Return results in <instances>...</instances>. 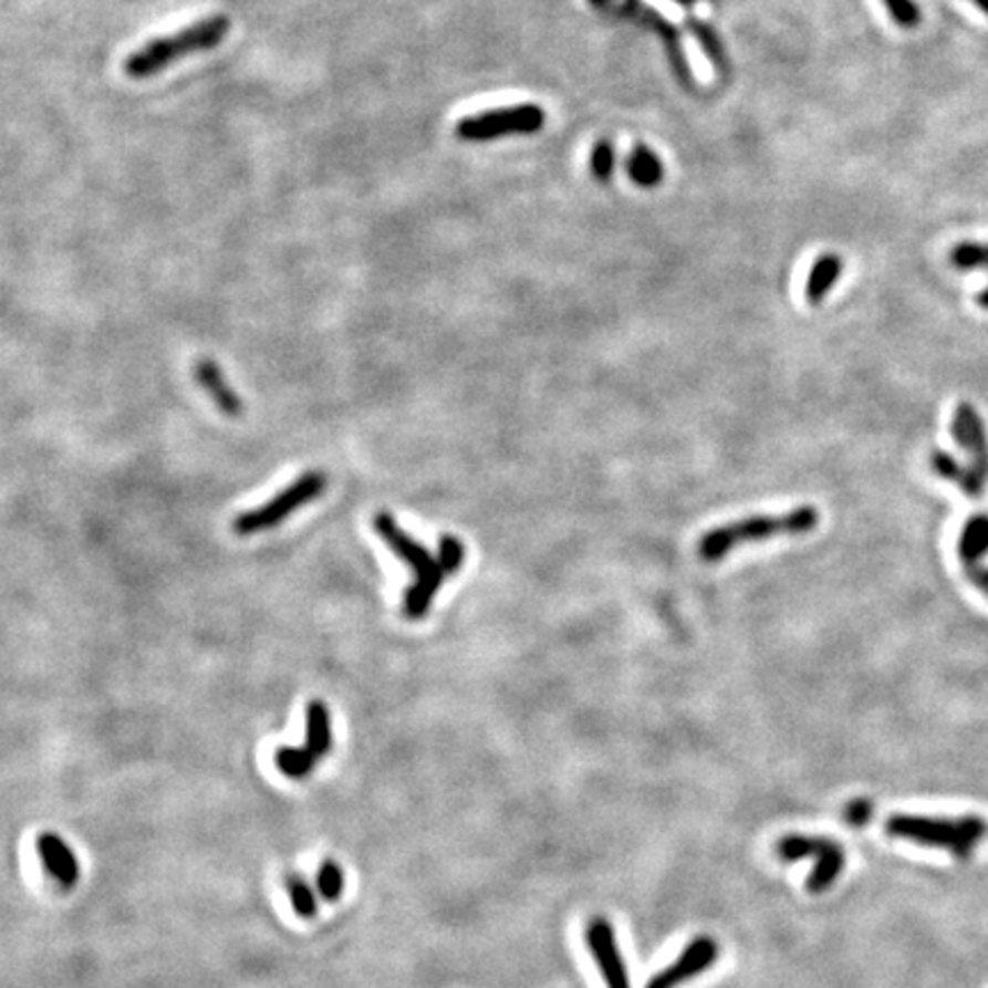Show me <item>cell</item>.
<instances>
[{
  "mask_svg": "<svg viewBox=\"0 0 988 988\" xmlns=\"http://www.w3.org/2000/svg\"><path fill=\"white\" fill-rule=\"evenodd\" d=\"M231 28L229 17L225 14H214L201 19L169 38H156L152 42H147L143 49L133 51L126 60H124V72L126 76L143 81V79H152L156 74H160L163 70H167L169 64H175L177 60L190 55V53H199V51H211L216 46H220L227 38V32Z\"/></svg>",
  "mask_w": 988,
  "mask_h": 988,
  "instance_id": "cell-1",
  "label": "cell"
},
{
  "mask_svg": "<svg viewBox=\"0 0 988 988\" xmlns=\"http://www.w3.org/2000/svg\"><path fill=\"white\" fill-rule=\"evenodd\" d=\"M373 527H376L378 535L389 544L392 552L413 568L415 584L403 595V616L407 621H422L430 611V604L439 593L441 584H445V579L449 576L447 570L441 568V563L424 548V544H419L413 535H407L387 510H381V513L373 518Z\"/></svg>",
  "mask_w": 988,
  "mask_h": 988,
  "instance_id": "cell-2",
  "label": "cell"
},
{
  "mask_svg": "<svg viewBox=\"0 0 988 988\" xmlns=\"http://www.w3.org/2000/svg\"><path fill=\"white\" fill-rule=\"evenodd\" d=\"M820 524V510L814 506H799L786 516H756L746 518L719 529L707 531L698 542V554L703 561H721L730 550L741 542H760L778 535H805Z\"/></svg>",
  "mask_w": 988,
  "mask_h": 988,
  "instance_id": "cell-3",
  "label": "cell"
},
{
  "mask_svg": "<svg viewBox=\"0 0 988 988\" xmlns=\"http://www.w3.org/2000/svg\"><path fill=\"white\" fill-rule=\"evenodd\" d=\"M885 831L893 838H902L923 846L945 849L959 861H968L977 844L988 835V822L977 814L970 817H923V814H893L885 822Z\"/></svg>",
  "mask_w": 988,
  "mask_h": 988,
  "instance_id": "cell-4",
  "label": "cell"
},
{
  "mask_svg": "<svg viewBox=\"0 0 988 988\" xmlns=\"http://www.w3.org/2000/svg\"><path fill=\"white\" fill-rule=\"evenodd\" d=\"M325 488H327V476L323 471H306L295 483L284 488L278 497H272L263 506L238 516L233 520V531L238 535H252L278 527L291 513H295L298 508L319 499L325 492Z\"/></svg>",
  "mask_w": 988,
  "mask_h": 988,
  "instance_id": "cell-5",
  "label": "cell"
},
{
  "mask_svg": "<svg viewBox=\"0 0 988 988\" xmlns=\"http://www.w3.org/2000/svg\"><path fill=\"white\" fill-rule=\"evenodd\" d=\"M542 124H544L542 108L524 104L465 117L458 122L456 135L467 143H486L495 138H506V135H529L540 131Z\"/></svg>",
  "mask_w": 988,
  "mask_h": 988,
  "instance_id": "cell-6",
  "label": "cell"
},
{
  "mask_svg": "<svg viewBox=\"0 0 988 988\" xmlns=\"http://www.w3.org/2000/svg\"><path fill=\"white\" fill-rule=\"evenodd\" d=\"M606 12L621 14V17L630 19V21L641 23L647 30L659 32V38H662L664 49H666V55H668V60L673 64L675 76L683 81L685 85H691V70H689L687 58L683 53V46H679L677 30L664 17H659L657 12H653L651 8L643 6L641 0H613V6Z\"/></svg>",
  "mask_w": 988,
  "mask_h": 988,
  "instance_id": "cell-7",
  "label": "cell"
},
{
  "mask_svg": "<svg viewBox=\"0 0 988 988\" xmlns=\"http://www.w3.org/2000/svg\"><path fill=\"white\" fill-rule=\"evenodd\" d=\"M586 943L606 988H632L627 964L621 954L616 932L606 917H593L586 927Z\"/></svg>",
  "mask_w": 988,
  "mask_h": 988,
  "instance_id": "cell-8",
  "label": "cell"
},
{
  "mask_svg": "<svg viewBox=\"0 0 988 988\" xmlns=\"http://www.w3.org/2000/svg\"><path fill=\"white\" fill-rule=\"evenodd\" d=\"M717 959H719V943L711 936H698L683 949V954H679L670 966L653 975L651 981L645 984V988H677L685 981L703 975L711 964H717Z\"/></svg>",
  "mask_w": 988,
  "mask_h": 988,
  "instance_id": "cell-9",
  "label": "cell"
},
{
  "mask_svg": "<svg viewBox=\"0 0 988 988\" xmlns=\"http://www.w3.org/2000/svg\"><path fill=\"white\" fill-rule=\"evenodd\" d=\"M949 430L957 439V445L968 454L970 467L988 481V437L979 413L970 403H959L954 410Z\"/></svg>",
  "mask_w": 988,
  "mask_h": 988,
  "instance_id": "cell-10",
  "label": "cell"
},
{
  "mask_svg": "<svg viewBox=\"0 0 988 988\" xmlns=\"http://www.w3.org/2000/svg\"><path fill=\"white\" fill-rule=\"evenodd\" d=\"M38 851L46 872L62 885V888H74L81 876V867L70 844L55 833H42L38 838Z\"/></svg>",
  "mask_w": 988,
  "mask_h": 988,
  "instance_id": "cell-11",
  "label": "cell"
},
{
  "mask_svg": "<svg viewBox=\"0 0 988 988\" xmlns=\"http://www.w3.org/2000/svg\"><path fill=\"white\" fill-rule=\"evenodd\" d=\"M195 378H197V383L207 389V394L216 401V405L220 407V410L225 413V415H229V417H238L243 413V401H241V396H238L231 387H229V383H227V378H225V373L220 371V366L214 362V360H199L197 364H195Z\"/></svg>",
  "mask_w": 988,
  "mask_h": 988,
  "instance_id": "cell-12",
  "label": "cell"
},
{
  "mask_svg": "<svg viewBox=\"0 0 988 988\" xmlns=\"http://www.w3.org/2000/svg\"><path fill=\"white\" fill-rule=\"evenodd\" d=\"M812 859H814V867L805 881V891L812 895H820V893H826L835 883V878L842 874L846 856H844V849L835 840L824 838V844L820 846V851H817Z\"/></svg>",
  "mask_w": 988,
  "mask_h": 988,
  "instance_id": "cell-13",
  "label": "cell"
},
{
  "mask_svg": "<svg viewBox=\"0 0 988 988\" xmlns=\"http://www.w3.org/2000/svg\"><path fill=\"white\" fill-rule=\"evenodd\" d=\"M929 467L940 476V479L957 483L968 499H979L984 495L986 481L970 465H961L959 460H954L949 454L934 451L929 456Z\"/></svg>",
  "mask_w": 988,
  "mask_h": 988,
  "instance_id": "cell-14",
  "label": "cell"
},
{
  "mask_svg": "<svg viewBox=\"0 0 988 988\" xmlns=\"http://www.w3.org/2000/svg\"><path fill=\"white\" fill-rule=\"evenodd\" d=\"M842 270H844V261L835 252L822 254L820 259H817L810 270V275H808V282H805V300L810 304H822L829 298L835 282L840 280Z\"/></svg>",
  "mask_w": 988,
  "mask_h": 988,
  "instance_id": "cell-15",
  "label": "cell"
},
{
  "mask_svg": "<svg viewBox=\"0 0 988 988\" xmlns=\"http://www.w3.org/2000/svg\"><path fill=\"white\" fill-rule=\"evenodd\" d=\"M306 748L321 760L332 748V719L330 709L321 700L306 705Z\"/></svg>",
  "mask_w": 988,
  "mask_h": 988,
  "instance_id": "cell-16",
  "label": "cell"
},
{
  "mask_svg": "<svg viewBox=\"0 0 988 988\" xmlns=\"http://www.w3.org/2000/svg\"><path fill=\"white\" fill-rule=\"evenodd\" d=\"M988 554V516H973L959 538V559L964 565H975Z\"/></svg>",
  "mask_w": 988,
  "mask_h": 988,
  "instance_id": "cell-17",
  "label": "cell"
},
{
  "mask_svg": "<svg viewBox=\"0 0 988 988\" xmlns=\"http://www.w3.org/2000/svg\"><path fill=\"white\" fill-rule=\"evenodd\" d=\"M627 173L634 184H638L643 188H653L662 181L664 167H662V160L651 149L638 145L627 160Z\"/></svg>",
  "mask_w": 988,
  "mask_h": 988,
  "instance_id": "cell-18",
  "label": "cell"
},
{
  "mask_svg": "<svg viewBox=\"0 0 988 988\" xmlns=\"http://www.w3.org/2000/svg\"><path fill=\"white\" fill-rule=\"evenodd\" d=\"M319 758L310 751V748H293V746H282L280 751L275 753V765L278 769L289 776V778H304L310 776L316 767Z\"/></svg>",
  "mask_w": 988,
  "mask_h": 988,
  "instance_id": "cell-19",
  "label": "cell"
},
{
  "mask_svg": "<svg viewBox=\"0 0 988 988\" xmlns=\"http://www.w3.org/2000/svg\"><path fill=\"white\" fill-rule=\"evenodd\" d=\"M822 844H824V838L792 833V835H786V838H780V840H778V844H776V854H778L780 861H786V863H797V861H803V859H808V856H814L817 851H820Z\"/></svg>",
  "mask_w": 988,
  "mask_h": 988,
  "instance_id": "cell-20",
  "label": "cell"
},
{
  "mask_svg": "<svg viewBox=\"0 0 988 988\" xmlns=\"http://www.w3.org/2000/svg\"><path fill=\"white\" fill-rule=\"evenodd\" d=\"M287 891L291 897V904L300 917H312L316 913V895L312 885L306 883L300 874L287 876Z\"/></svg>",
  "mask_w": 988,
  "mask_h": 988,
  "instance_id": "cell-21",
  "label": "cell"
},
{
  "mask_svg": "<svg viewBox=\"0 0 988 988\" xmlns=\"http://www.w3.org/2000/svg\"><path fill=\"white\" fill-rule=\"evenodd\" d=\"M949 266L957 270L988 268V243H959L949 250Z\"/></svg>",
  "mask_w": 988,
  "mask_h": 988,
  "instance_id": "cell-22",
  "label": "cell"
},
{
  "mask_svg": "<svg viewBox=\"0 0 988 988\" xmlns=\"http://www.w3.org/2000/svg\"><path fill=\"white\" fill-rule=\"evenodd\" d=\"M689 30L694 32V38L698 40V44L703 46L707 58L714 62V66H719V70L724 72L726 70V51H724V44L717 38V32H714L709 25H705L700 21H694V19L689 21Z\"/></svg>",
  "mask_w": 988,
  "mask_h": 988,
  "instance_id": "cell-23",
  "label": "cell"
},
{
  "mask_svg": "<svg viewBox=\"0 0 988 988\" xmlns=\"http://www.w3.org/2000/svg\"><path fill=\"white\" fill-rule=\"evenodd\" d=\"M883 6L888 10L891 19L904 30H913L923 23V10H919L915 0H883Z\"/></svg>",
  "mask_w": 988,
  "mask_h": 988,
  "instance_id": "cell-24",
  "label": "cell"
},
{
  "mask_svg": "<svg viewBox=\"0 0 988 988\" xmlns=\"http://www.w3.org/2000/svg\"><path fill=\"white\" fill-rule=\"evenodd\" d=\"M319 891L327 902H336L344 891V872L334 861H325L319 870Z\"/></svg>",
  "mask_w": 988,
  "mask_h": 988,
  "instance_id": "cell-25",
  "label": "cell"
},
{
  "mask_svg": "<svg viewBox=\"0 0 988 988\" xmlns=\"http://www.w3.org/2000/svg\"><path fill=\"white\" fill-rule=\"evenodd\" d=\"M437 561L441 563V568L447 570V574H456L460 572L462 563H465V544L462 540H458L456 535H441L439 538V557Z\"/></svg>",
  "mask_w": 988,
  "mask_h": 988,
  "instance_id": "cell-26",
  "label": "cell"
},
{
  "mask_svg": "<svg viewBox=\"0 0 988 988\" xmlns=\"http://www.w3.org/2000/svg\"><path fill=\"white\" fill-rule=\"evenodd\" d=\"M613 163H616V158H613V145L609 141L597 143L595 149H593V156H591L593 175L600 181H606L613 175Z\"/></svg>",
  "mask_w": 988,
  "mask_h": 988,
  "instance_id": "cell-27",
  "label": "cell"
},
{
  "mask_svg": "<svg viewBox=\"0 0 988 988\" xmlns=\"http://www.w3.org/2000/svg\"><path fill=\"white\" fill-rule=\"evenodd\" d=\"M870 817H872V803L865 801V799L851 801V803L844 808V820L849 822V826H854V829L865 826V824L870 822Z\"/></svg>",
  "mask_w": 988,
  "mask_h": 988,
  "instance_id": "cell-28",
  "label": "cell"
},
{
  "mask_svg": "<svg viewBox=\"0 0 988 988\" xmlns=\"http://www.w3.org/2000/svg\"><path fill=\"white\" fill-rule=\"evenodd\" d=\"M964 570H966L968 582H970L977 591H981L984 595H988V565H979V563H975V565H964Z\"/></svg>",
  "mask_w": 988,
  "mask_h": 988,
  "instance_id": "cell-29",
  "label": "cell"
},
{
  "mask_svg": "<svg viewBox=\"0 0 988 988\" xmlns=\"http://www.w3.org/2000/svg\"><path fill=\"white\" fill-rule=\"evenodd\" d=\"M975 302H977L979 306H984V310H988V289H981V291L977 293Z\"/></svg>",
  "mask_w": 988,
  "mask_h": 988,
  "instance_id": "cell-30",
  "label": "cell"
},
{
  "mask_svg": "<svg viewBox=\"0 0 988 988\" xmlns=\"http://www.w3.org/2000/svg\"><path fill=\"white\" fill-rule=\"evenodd\" d=\"M591 3H593L595 8H600V10H609V8L613 6V0H591Z\"/></svg>",
  "mask_w": 988,
  "mask_h": 988,
  "instance_id": "cell-31",
  "label": "cell"
},
{
  "mask_svg": "<svg viewBox=\"0 0 988 988\" xmlns=\"http://www.w3.org/2000/svg\"><path fill=\"white\" fill-rule=\"evenodd\" d=\"M970 3H973V6H977V8H979V10L984 12V14H988V0H970Z\"/></svg>",
  "mask_w": 988,
  "mask_h": 988,
  "instance_id": "cell-32",
  "label": "cell"
},
{
  "mask_svg": "<svg viewBox=\"0 0 988 988\" xmlns=\"http://www.w3.org/2000/svg\"><path fill=\"white\" fill-rule=\"evenodd\" d=\"M675 3H677V6H685V8H691V6L696 3V0H675Z\"/></svg>",
  "mask_w": 988,
  "mask_h": 988,
  "instance_id": "cell-33",
  "label": "cell"
}]
</instances>
